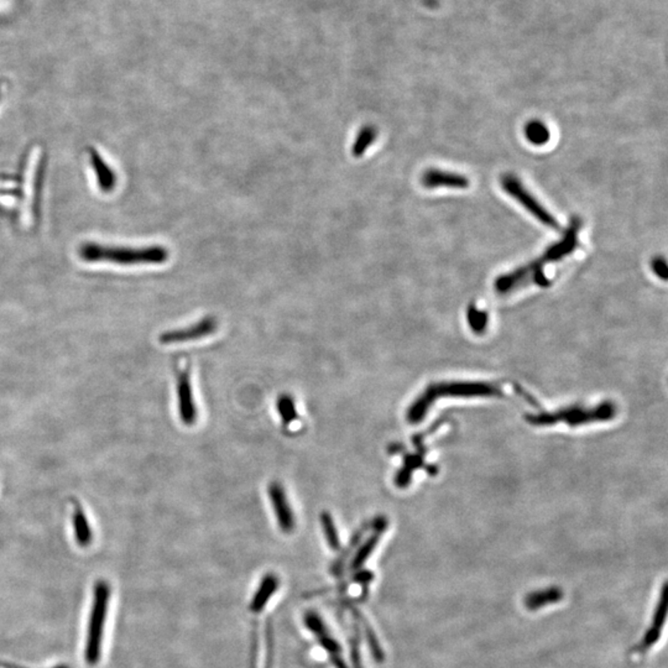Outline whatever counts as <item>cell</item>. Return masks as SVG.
Returning <instances> with one entry per match:
<instances>
[{
    "label": "cell",
    "mask_w": 668,
    "mask_h": 668,
    "mask_svg": "<svg viewBox=\"0 0 668 668\" xmlns=\"http://www.w3.org/2000/svg\"><path fill=\"white\" fill-rule=\"evenodd\" d=\"M580 228L582 219L579 217L572 218L563 238L559 242H554L553 245L547 247L542 257L498 277L494 285L496 292L500 295H505L517 290L520 287L532 283L539 287L551 286V281L544 275V265L549 262H559L573 252L578 245Z\"/></svg>",
    "instance_id": "1"
},
{
    "label": "cell",
    "mask_w": 668,
    "mask_h": 668,
    "mask_svg": "<svg viewBox=\"0 0 668 668\" xmlns=\"http://www.w3.org/2000/svg\"><path fill=\"white\" fill-rule=\"evenodd\" d=\"M79 257L87 262H110L122 266L160 265L168 260L170 252L161 245L118 247L86 242L79 247Z\"/></svg>",
    "instance_id": "2"
},
{
    "label": "cell",
    "mask_w": 668,
    "mask_h": 668,
    "mask_svg": "<svg viewBox=\"0 0 668 668\" xmlns=\"http://www.w3.org/2000/svg\"><path fill=\"white\" fill-rule=\"evenodd\" d=\"M503 392L498 386L490 382H470V381H450L430 384L409 407L406 418L416 425L425 418L430 406L443 397H494Z\"/></svg>",
    "instance_id": "3"
},
{
    "label": "cell",
    "mask_w": 668,
    "mask_h": 668,
    "mask_svg": "<svg viewBox=\"0 0 668 668\" xmlns=\"http://www.w3.org/2000/svg\"><path fill=\"white\" fill-rule=\"evenodd\" d=\"M616 416V406L610 401H605L603 404L594 407H583V406H570L562 410L554 412H539L525 416L527 423L537 427L544 426H553L556 423H567L570 427L575 426L588 425L593 422H605L613 420Z\"/></svg>",
    "instance_id": "4"
},
{
    "label": "cell",
    "mask_w": 668,
    "mask_h": 668,
    "mask_svg": "<svg viewBox=\"0 0 668 668\" xmlns=\"http://www.w3.org/2000/svg\"><path fill=\"white\" fill-rule=\"evenodd\" d=\"M110 587L105 580H98L94 585L93 603L89 615L88 633L84 657L90 666L99 662L102 653L104 625L108 614Z\"/></svg>",
    "instance_id": "5"
},
{
    "label": "cell",
    "mask_w": 668,
    "mask_h": 668,
    "mask_svg": "<svg viewBox=\"0 0 668 668\" xmlns=\"http://www.w3.org/2000/svg\"><path fill=\"white\" fill-rule=\"evenodd\" d=\"M501 187L544 225L558 229L559 224L556 218L524 187V184L516 176L511 173L501 176Z\"/></svg>",
    "instance_id": "6"
},
{
    "label": "cell",
    "mask_w": 668,
    "mask_h": 668,
    "mask_svg": "<svg viewBox=\"0 0 668 668\" xmlns=\"http://www.w3.org/2000/svg\"><path fill=\"white\" fill-rule=\"evenodd\" d=\"M218 329V320L216 317H203L202 320L194 324L168 331L158 336V341L163 344H177L189 341H197L211 336Z\"/></svg>",
    "instance_id": "7"
},
{
    "label": "cell",
    "mask_w": 668,
    "mask_h": 668,
    "mask_svg": "<svg viewBox=\"0 0 668 668\" xmlns=\"http://www.w3.org/2000/svg\"><path fill=\"white\" fill-rule=\"evenodd\" d=\"M267 494H269V499H270V503H271L272 508H274V512L276 516L279 527L283 534H291L293 529H295L296 521H295V515H293L291 506L288 504V500H287L283 486L280 483L274 481V483L269 485Z\"/></svg>",
    "instance_id": "8"
},
{
    "label": "cell",
    "mask_w": 668,
    "mask_h": 668,
    "mask_svg": "<svg viewBox=\"0 0 668 668\" xmlns=\"http://www.w3.org/2000/svg\"><path fill=\"white\" fill-rule=\"evenodd\" d=\"M178 415L183 425L193 426L197 421V407L193 397L192 385L186 370L177 376Z\"/></svg>",
    "instance_id": "9"
},
{
    "label": "cell",
    "mask_w": 668,
    "mask_h": 668,
    "mask_svg": "<svg viewBox=\"0 0 668 668\" xmlns=\"http://www.w3.org/2000/svg\"><path fill=\"white\" fill-rule=\"evenodd\" d=\"M386 527H387V520L385 517H376L373 522H371V529H373V532H371L370 536L368 539H364V542L361 544V547L358 549L354 557H353V561H351V567L353 570H359V569L364 566L368 558L370 557V554L374 552V549H376V546L379 544L380 541V537L382 536V534L385 532Z\"/></svg>",
    "instance_id": "10"
},
{
    "label": "cell",
    "mask_w": 668,
    "mask_h": 668,
    "mask_svg": "<svg viewBox=\"0 0 668 668\" xmlns=\"http://www.w3.org/2000/svg\"><path fill=\"white\" fill-rule=\"evenodd\" d=\"M422 184L427 188H458L469 187V180L460 173L448 172L438 168H430L422 176Z\"/></svg>",
    "instance_id": "11"
},
{
    "label": "cell",
    "mask_w": 668,
    "mask_h": 668,
    "mask_svg": "<svg viewBox=\"0 0 668 668\" xmlns=\"http://www.w3.org/2000/svg\"><path fill=\"white\" fill-rule=\"evenodd\" d=\"M666 615H667V584L663 585L661 598L658 600L657 607L653 614L652 625L643 636V643H641L643 650H648L652 645L657 643L662 631L663 623L666 621Z\"/></svg>",
    "instance_id": "12"
},
{
    "label": "cell",
    "mask_w": 668,
    "mask_h": 668,
    "mask_svg": "<svg viewBox=\"0 0 668 668\" xmlns=\"http://www.w3.org/2000/svg\"><path fill=\"white\" fill-rule=\"evenodd\" d=\"M90 165L93 168L94 171H95V177H97V182H98V186L103 192H110L113 191V188L115 187L117 184V176H115V172H114L112 168H109L108 163L104 161L103 158L100 156V153L94 150V148H90Z\"/></svg>",
    "instance_id": "13"
},
{
    "label": "cell",
    "mask_w": 668,
    "mask_h": 668,
    "mask_svg": "<svg viewBox=\"0 0 668 668\" xmlns=\"http://www.w3.org/2000/svg\"><path fill=\"white\" fill-rule=\"evenodd\" d=\"M279 584H280V582H279V578L275 574H266L262 578V583L259 585L257 593L254 595L252 604H250V611L252 613H262L264 608L266 607L267 602L270 600L274 594L276 593Z\"/></svg>",
    "instance_id": "14"
},
{
    "label": "cell",
    "mask_w": 668,
    "mask_h": 668,
    "mask_svg": "<svg viewBox=\"0 0 668 668\" xmlns=\"http://www.w3.org/2000/svg\"><path fill=\"white\" fill-rule=\"evenodd\" d=\"M72 506H74L72 521H74L76 542L81 547H87V546L92 544V539H93V534H92V529H90V526L88 524L87 515H86L83 508L81 506L77 500H72Z\"/></svg>",
    "instance_id": "15"
},
{
    "label": "cell",
    "mask_w": 668,
    "mask_h": 668,
    "mask_svg": "<svg viewBox=\"0 0 668 668\" xmlns=\"http://www.w3.org/2000/svg\"><path fill=\"white\" fill-rule=\"evenodd\" d=\"M562 598H563L562 589L549 588L526 595L525 605L529 610H537V609L546 607L549 604L557 603Z\"/></svg>",
    "instance_id": "16"
},
{
    "label": "cell",
    "mask_w": 668,
    "mask_h": 668,
    "mask_svg": "<svg viewBox=\"0 0 668 668\" xmlns=\"http://www.w3.org/2000/svg\"><path fill=\"white\" fill-rule=\"evenodd\" d=\"M377 138V129L368 124L358 131L354 143L351 146V155L356 158H361L365 155L366 150L370 148Z\"/></svg>",
    "instance_id": "17"
},
{
    "label": "cell",
    "mask_w": 668,
    "mask_h": 668,
    "mask_svg": "<svg viewBox=\"0 0 668 668\" xmlns=\"http://www.w3.org/2000/svg\"><path fill=\"white\" fill-rule=\"evenodd\" d=\"M525 136L532 145L541 146L549 141L551 134L546 124L539 120H531L525 127Z\"/></svg>",
    "instance_id": "18"
},
{
    "label": "cell",
    "mask_w": 668,
    "mask_h": 668,
    "mask_svg": "<svg viewBox=\"0 0 668 668\" xmlns=\"http://www.w3.org/2000/svg\"><path fill=\"white\" fill-rule=\"evenodd\" d=\"M320 519H321L322 529H323V534H324L329 549L332 551H339L341 549V542H339V536H338L336 524L333 521V516L328 511H323L321 516H320Z\"/></svg>",
    "instance_id": "19"
},
{
    "label": "cell",
    "mask_w": 668,
    "mask_h": 668,
    "mask_svg": "<svg viewBox=\"0 0 668 668\" xmlns=\"http://www.w3.org/2000/svg\"><path fill=\"white\" fill-rule=\"evenodd\" d=\"M277 411L279 415L281 417L282 423L285 426H290L293 423L297 418L296 405L291 396L281 395L277 400Z\"/></svg>",
    "instance_id": "20"
},
{
    "label": "cell",
    "mask_w": 668,
    "mask_h": 668,
    "mask_svg": "<svg viewBox=\"0 0 668 668\" xmlns=\"http://www.w3.org/2000/svg\"><path fill=\"white\" fill-rule=\"evenodd\" d=\"M468 323L475 333H483L488 326V313L480 311L474 305H470L467 312Z\"/></svg>",
    "instance_id": "21"
},
{
    "label": "cell",
    "mask_w": 668,
    "mask_h": 668,
    "mask_svg": "<svg viewBox=\"0 0 668 668\" xmlns=\"http://www.w3.org/2000/svg\"><path fill=\"white\" fill-rule=\"evenodd\" d=\"M370 525L371 522H366V524H364L363 526H361V529H358V531H356V534H353V537L351 539V542H349V544H348V547H346V551H344V552L341 554L339 561H338V562L334 564V570H339V569L341 568V566H343V563H344V561H346V557H349V554L351 553V551L356 549V546H358V544L361 542V539H364L366 531L369 529Z\"/></svg>",
    "instance_id": "22"
},
{
    "label": "cell",
    "mask_w": 668,
    "mask_h": 668,
    "mask_svg": "<svg viewBox=\"0 0 668 668\" xmlns=\"http://www.w3.org/2000/svg\"><path fill=\"white\" fill-rule=\"evenodd\" d=\"M652 269L653 272L657 275L658 277H661L662 280H667L668 277V267L667 262L663 259V257H655L652 260Z\"/></svg>",
    "instance_id": "23"
},
{
    "label": "cell",
    "mask_w": 668,
    "mask_h": 668,
    "mask_svg": "<svg viewBox=\"0 0 668 668\" xmlns=\"http://www.w3.org/2000/svg\"><path fill=\"white\" fill-rule=\"evenodd\" d=\"M351 658L353 668H363L359 646H358V643H354V641L351 643Z\"/></svg>",
    "instance_id": "24"
},
{
    "label": "cell",
    "mask_w": 668,
    "mask_h": 668,
    "mask_svg": "<svg viewBox=\"0 0 668 668\" xmlns=\"http://www.w3.org/2000/svg\"><path fill=\"white\" fill-rule=\"evenodd\" d=\"M331 661L332 663H333L334 668H349L348 666H346V663L344 662V660H343L341 656H339V657L332 658Z\"/></svg>",
    "instance_id": "25"
},
{
    "label": "cell",
    "mask_w": 668,
    "mask_h": 668,
    "mask_svg": "<svg viewBox=\"0 0 668 668\" xmlns=\"http://www.w3.org/2000/svg\"><path fill=\"white\" fill-rule=\"evenodd\" d=\"M1 667L3 668H26V667H20V666H18V664H11V663H4V664H1ZM52 668H69V666H66V664H59V666H56V667H52Z\"/></svg>",
    "instance_id": "26"
},
{
    "label": "cell",
    "mask_w": 668,
    "mask_h": 668,
    "mask_svg": "<svg viewBox=\"0 0 668 668\" xmlns=\"http://www.w3.org/2000/svg\"><path fill=\"white\" fill-rule=\"evenodd\" d=\"M0 98H1V90H0Z\"/></svg>",
    "instance_id": "27"
}]
</instances>
